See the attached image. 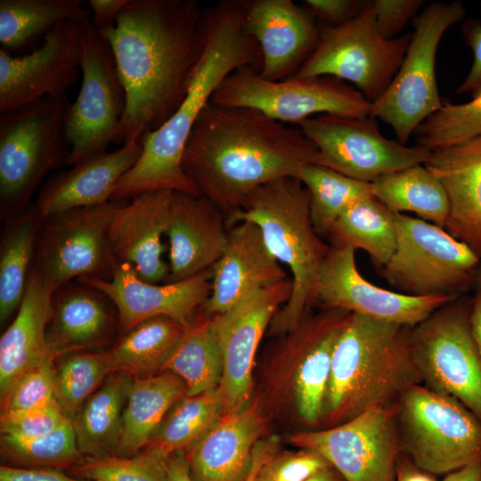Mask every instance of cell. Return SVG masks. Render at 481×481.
Instances as JSON below:
<instances>
[{
  "label": "cell",
  "instance_id": "1",
  "mask_svg": "<svg viewBox=\"0 0 481 481\" xmlns=\"http://www.w3.org/2000/svg\"><path fill=\"white\" fill-rule=\"evenodd\" d=\"M108 41L126 110L117 133L124 143L159 128L186 96L205 45V9L196 0H129Z\"/></svg>",
  "mask_w": 481,
  "mask_h": 481
},
{
  "label": "cell",
  "instance_id": "2",
  "mask_svg": "<svg viewBox=\"0 0 481 481\" xmlns=\"http://www.w3.org/2000/svg\"><path fill=\"white\" fill-rule=\"evenodd\" d=\"M181 164L201 195L227 217L257 188L296 177L306 164L322 166V157L299 128L255 109L210 101L192 126Z\"/></svg>",
  "mask_w": 481,
  "mask_h": 481
},
{
  "label": "cell",
  "instance_id": "3",
  "mask_svg": "<svg viewBox=\"0 0 481 481\" xmlns=\"http://www.w3.org/2000/svg\"><path fill=\"white\" fill-rule=\"evenodd\" d=\"M242 66H253L260 70L259 46L245 32L241 0L220 1L205 9L204 49L186 96L167 122L142 138L141 156L118 182L111 201L128 200L159 190L202 196L182 168L184 145L218 86Z\"/></svg>",
  "mask_w": 481,
  "mask_h": 481
},
{
  "label": "cell",
  "instance_id": "4",
  "mask_svg": "<svg viewBox=\"0 0 481 481\" xmlns=\"http://www.w3.org/2000/svg\"><path fill=\"white\" fill-rule=\"evenodd\" d=\"M412 327L350 314L334 345L323 417L345 422L387 406L421 382L411 349Z\"/></svg>",
  "mask_w": 481,
  "mask_h": 481
},
{
  "label": "cell",
  "instance_id": "5",
  "mask_svg": "<svg viewBox=\"0 0 481 481\" xmlns=\"http://www.w3.org/2000/svg\"><path fill=\"white\" fill-rule=\"evenodd\" d=\"M226 219L229 225L256 224L272 254L290 270V296L269 325L273 335L289 332L315 304L319 272L330 249L314 228L307 189L296 177L273 180L254 191Z\"/></svg>",
  "mask_w": 481,
  "mask_h": 481
},
{
  "label": "cell",
  "instance_id": "6",
  "mask_svg": "<svg viewBox=\"0 0 481 481\" xmlns=\"http://www.w3.org/2000/svg\"><path fill=\"white\" fill-rule=\"evenodd\" d=\"M67 96L45 97L0 116V216L21 213L41 183L66 164Z\"/></svg>",
  "mask_w": 481,
  "mask_h": 481
},
{
  "label": "cell",
  "instance_id": "7",
  "mask_svg": "<svg viewBox=\"0 0 481 481\" xmlns=\"http://www.w3.org/2000/svg\"><path fill=\"white\" fill-rule=\"evenodd\" d=\"M396 245L380 267L395 291L414 296L466 295L474 288L481 258L444 228L395 212Z\"/></svg>",
  "mask_w": 481,
  "mask_h": 481
},
{
  "label": "cell",
  "instance_id": "8",
  "mask_svg": "<svg viewBox=\"0 0 481 481\" xmlns=\"http://www.w3.org/2000/svg\"><path fill=\"white\" fill-rule=\"evenodd\" d=\"M395 413L400 446L418 469L450 474L481 461V420L456 399L419 384Z\"/></svg>",
  "mask_w": 481,
  "mask_h": 481
},
{
  "label": "cell",
  "instance_id": "9",
  "mask_svg": "<svg viewBox=\"0 0 481 481\" xmlns=\"http://www.w3.org/2000/svg\"><path fill=\"white\" fill-rule=\"evenodd\" d=\"M464 15V6L459 1L433 2L416 15L397 73L384 94L371 103L370 116L390 126L403 144L442 107L436 78V51L446 29Z\"/></svg>",
  "mask_w": 481,
  "mask_h": 481
},
{
  "label": "cell",
  "instance_id": "10",
  "mask_svg": "<svg viewBox=\"0 0 481 481\" xmlns=\"http://www.w3.org/2000/svg\"><path fill=\"white\" fill-rule=\"evenodd\" d=\"M316 46L295 78L330 76L355 87L371 103L387 90L404 58L411 36L383 37L375 25L372 1L350 21L318 24Z\"/></svg>",
  "mask_w": 481,
  "mask_h": 481
},
{
  "label": "cell",
  "instance_id": "11",
  "mask_svg": "<svg viewBox=\"0 0 481 481\" xmlns=\"http://www.w3.org/2000/svg\"><path fill=\"white\" fill-rule=\"evenodd\" d=\"M472 298L459 297L412 329V355L426 387L452 397L481 420V358L469 314Z\"/></svg>",
  "mask_w": 481,
  "mask_h": 481
},
{
  "label": "cell",
  "instance_id": "12",
  "mask_svg": "<svg viewBox=\"0 0 481 481\" xmlns=\"http://www.w3.org/2000/svg\"><path fill=\"white\" fill-rule=\"evenodd\" d=\"M211 102L224 107L255 109L279 122L298 126L321 114L365 118L371 111V102L352 85L337 77L271 81L262 77L253 66H242L230 73Z\"/></svg>",
  "mask_w": 481,
  "mask_h": 481
},
{
  "label": "cell",
  "instance_id": "13",
  "mask_svg": "<svg viewBox=\"0 0 481 481\" xmlns=\"http://www.w3.org/2000/svg\"><path fill=\"white\" fill-rule=\"evenodd\" d=\"M125 200L65 210L47 216L37 234L32 270L54 293L71 280H110L116 259L109 229Z\"/></svg>",
  "mask_w": 481,
  "mask_h": 481
},
{
  "label": "cell",
  "instance_id": "14",
  "mask_svg": "<svg viewBox=\"0 0 481 481\" xmlns=\"http://www.w3.org/2000/svg\"><path fill=\"white\" fill-rule=\"evenodd\" d=\"M80 69L81 86L67 118L69 166L106 151L117 141L126 104L111 48L91 21L83 36Z\"/></svg>",
  "mask_w": 481,
  "mask_h": 481
},
{
  "label": "cell",
  "instance_id": "15",
  "mask_svg": "<svg viewBox=\"0 0 481 481\" xmlns=\"http://www.w3.org/2000/svg\"><path fill=\"white\" fill-rule=\"evenodd\" d=\"M298 128L319 150L322 166L365 183L425 164L432 152L419 144L406 146L385 137L371 116L321 114L304 120Z\"/></svg>",
  "mask_w": 481,
  "mask_h": 481
},
{
  "label": "cell",
  "instance_id": "16",
  "mask_svg": "<svg viewBox=\"0 0 481 481\" xmlns=\"http://www.w3.org/2000/svg\"><path fill=\"white\" fill-rule=\"evenodd\" d=\"M289 441L323 458L345 481H396L401 446L395 406L372 407L338 426L295 433Z\"/></svg>",
  "mask_w": 481,
  "mask_h": 481
},
{
  "label": "cell",
  "instance_id": "17",
  "mask_svg": "<svg viewBox=\"0 0 481 481\" xmlns=\"http://www.w3.org/2000/svg\"><path fill=\"white\" fill-rule=\"evenodd\" d=\"M91 20L58 23L29 54L12 55L0 48V113L4 114L45 97L66 96L77 80L85 29Z\"/></svg>",
  "mask_w": 481,
  "mask_h": 481
},
{
  "label": "cell",
  "instance_id": "18",
  "mask_svg": "<svg viewBox=\"0 0 481 481\" xmlns=\"http://www.w3.org/2000/svg\"><path fill=\"white\" fill-rule=\"evenodd\" d=\"M453 299L414 297L376 286L359 273L355 250L350 248L330 247L315 290V304L323 309H339L412 328Z\"/></svg>",
  "mask_w": 481,
  "mask_h": 481
},
{
  "label": "cell",
  "instance_id": "19",
  "mask_svg": "<svg viewBox=\"0 0 481 481\" xmlns=\"http://www.w3.org/2000/svg\"><path fill=\"white\" fill-rule=\"evenodd\" d=\"M291 293V279L256 291L226 312L213 316L223 360L219 386L225 412L250 403L252 371L259 342L274 314Z\"/></svg>",
  "mask_w": 481,
  "mask_h": 481
},
{
  "label": "cell",
  "instance_id": "20",
  "mask_svg": "<svg viewBox=\"0 0 481 481\" xmlns=\"http://www.w3.org/2000/svg\"><path fill=\"white\" fill-rule=\"evenodd\" d=\"M212 275L210 268L179 281L151 283L140 279L129 264L116 262L110 280L85 276L77 281L101 291L112 302L118 326L126 333L158 316L188 324L210 295Z\"/></svg>",
  "mask_w": 481,
  "mask_h": 481
},
{
  "label": "cell",
  "instance_id": "21",
  "mask_svg": "<svg viewBox=\"0 0 481 481\" xmlns=\"http://www.w3.org/2000/svg\"><path fill=\"white\" fill-rule=\"evenodd\" d=\"M241 2L245 32L260 49L261 77L271 81L293 77L316 46L315 17L292 0Z\"/></svg>",
  "mask_w": 481,
  "mask_h": 481
},
{
  "label": "cell",
  "instance_id": "22",
  "mask_svg": "<svg viewBox=\"0 0 481 481\" xmlns=\"http://www.w3.org/2000/svg\"><path fill=\"white\" fill-rule=\"evenodd\" d=\"M212 273L211 292L201 306L208 315L223 314L250 294L288 278L259 227L249 221L228 230L227 244Z\"/></svg>",
  "mask_w": 481,
  "mask_h": 481
},
{
  "label": "cell",
  "instance_id": "23",
  "mask_svg": "<svg viewBox=\"0 0 481 481\" xmlns=\"http://www.w3.org/2000/svg\"><path fill=\"white\" fill-rule=\"evenodd\" d=\"M173 192H148L123 201L110 224V245L116 261L129 264L147 282H166L169 275L162 237L167 228Z\"/></svg>",
  "mask_w": 481,
  "mask_h": 481
},
{
  "label": "cell",
  "instance_id": "24",
  "mask_svg": "<svg viewBox=\"0 0 481 481\" xmlns=\"http://www.w3.org/2000/svg\"><path fill=\"white\" fill-rule=\"evenodd\" d=\"M226 224L224 214L204 196L174 191L166 232L169 242L166 282L212 268L227 244Z\"/></svg>",
  "mask_w": 481,
  "mask_h": 481
},
{
  "label": "cell",
  "instance_id": "25",
  "mask_svg": "<svg viewBox=\"0 0 481 481\" xmlns=\"http://www.w3.org/2000/svg\"><path fill=\"white\" fill-rule=\"evenodd\" d=\"M265 431V420L257 403L225 412L192 446L184 452L193 481H244L254 448Z\"/></svg>",
  "mask_w": 481,
  "mask_h": 481
},
{
  "label": "cell",
  "instance_id": "26",
  "mask_svg": "<svg viewBox=\"0 0 481 481\" xmlns=\"http://www.w3.org/2000/svg\"><path fill=\"white\" fill-rule=\"evenodd\" d=\"M142 141H130L122 147L89 156L72 168L50 176L34 202L45 219L69 209L92 207L111 201L120 178L139 159Z\"/></svg>",
  "mask_w": 481,
  "mask_h": 481
},
{
  "label": "cell",
  "instance_id": "27",
  "mask_svg": "<svg viewBox=\"0 0 481 481\" xmlns=\"http://www.w3.org/2000/svg\"><path fill=\"white\" fill-rule=\"evenodd\" d=\"M424 165L448 197L444 229L481 258V135L433 150Z\"/></svg>",
  "mask_w": 481,
  "mask_h": 481
},
{
  "label": "cell",
  "instance_id": "28",
  "mask_svg": "<svg viewBox=\"0 0 481 481\" xmlns=\"http://www.w3.org/2000/svg\"><path fill=\"white\" fill-rule=\"evenodd\" d=\"M350 314L324 309L318 315L305 316L288 332L298 363L294 381L296 405L307 423H316L323 417L334 345Z\"/></svg>",
  "mask_w": 481,
  "mask_h": 481
},
{
  "label": "cell",
  "instance_id": "29",
  "mask_svg": "<svg viewBox=\"0 0 481 481\" xmlns=\"http://www.w3.org/2000/svg\"><path fill=\"white\" fill-rule=\"evenodd\" d=\"M53 294L31 269L21 304L0 338L1 400L28 370L56 360L46 339Z\"/></svg>",
  "mask_w": 481,
  "mask_h": 481
},
{
  "label": "cell",
  "instance_id": "30",
  "mask_svg": "<svg viewBox=\"0 0 481 481\" xmlns=\"http://www.w3.org/2000/svg\"><path fill=\"white\" fill-rule=\"evenodd\" d=\"M110 301L101 291L79 282L58 289L52 299L46 330L51 354L58 358L110 342L115 321Z\"/></svg>",
  "mask_w": 481,
  "mask_h": 481
},
{
  "label": "cell",
  "instance_id": "31",
  "mask_svg": "<svg viewBox=\"0 0 481 481\" xmlns=\"http://www.w3.org/2000/svg\"><path fill=\"white\" fill-rule=\"evenodd\" d=\"M185 395L184 382L171 371L129 378L115 453L129 456L146 446L170 409Z\"/></svg>",
  "mask_w": 481,
  "mask_h": 481
},
{
  "label": "cell",
  "instance_id": "32",
  "mask_svg": "<svg viewBox=\"0 0 481 481\" xmlns=\"http://www.w3.org/2000/svg\"><path fill=\"white\" fill-rule=\"evenodd\" d=\"M327 239L330 247L364 250L379 269L395 249V212L372 194L363 196L342 212Z\"/></svg>",
  "mask_w": 481,
  "mask_h": 481
},
{
  "label": "cell",
  "instance_id": "33",
  "mask_svg": "<svg viewBox=\"0 0 481 481\" xmlns=\"http://www.w3.org/2000/svg\"><path fill=\"white\" fill-rule=\"evenodd\" d=\"M45 217L34 203L4 223L0 243V322L18 311L32 269L35 245Z\"/></svg>",
  "mask_w": 481,
  "mask_h": 481
},
{
  "label": "cell",
  "instance_id": "34",
  "mask_svg": "<svg viewBox=\"0 0 481 481\" xmlns=\"http://www.w3.org/2000/svg\"><path fill=\"white\" fill-rule=\"evenodd\" d=\"M177 375L186 386V395L217 388L223 377V360L212 315L195 317L168 356L162 371Z\"/></svg>",
  "mask_w": 481,
  "mask_h": 481
},
{
  "label": "cell",
  "instance_id": "35",
  "mask_svg": "<svg viewBox=\"0 0 481 481\" xmlns=\"http://www.w3.org/2000/svg\"><path fill=\"white\" fill-rule=\"evenodd\" d=\"M372 195L390 210L412 212L419 218L445 228L450 207L445 190L424 165H414L376 178Z\"/></svg>",
  "mask_w": 481,
  "mask_h": 481
},
{
  "label": "cell",
  "instance_id": "36",
  "mask_svg": "<svg viewBox=\"0 0 481 481\" xmlns=\"http://www.w3.org/2000/svg\"><path fill=\"white\" fill-rule=\"evenodd\" d=\"M186 325L167 316L137 324L107 351L114 373L134 379L162 371Z\"/></svg>",
  "mask_w": 481,
  "mask_h": 481
},
{
  "label": "cell",
  "instance_id": "37",
  "mask_svg": "<svg viewBox=\"0 0 481 481\" xmlns=\"http://www.w3.org/2000/svg\"><path fill=\"white\" fill-rule=\"evenodd\" d=\"M129 378L110 374L71 420L81 452L91 457L116 452Z\"/></svg>",
  "mask_w": 481,
  "mask_h": 481
},
{
  "label": "cell",
  "instance_id": "38",
  "mask_svg": "<svg viewBox=\"0 0 481 481\" xmlns=\"http://www.w3.org/2000/svg\"><path fill=\"white\" fill-rule=\"evenodd\" d=\"M225 413L220 387L184 395L167 412L146 445L164 458L187 451Z\"/></svg>",
  "mask_w": 481,
  "mask_h": 481
},
{
  "label": "cell",
  "instance_id": "39",
  "mask_svg": "<svg viewBox=\"0 0 481 481\" xmlns=\"http://www.w3.org/2000/svg\"><path fill=\"white\" fill-rule=\"evenodd\" d=\"M84 4L82 0H1L2 48L20 49L64 20H91Z\"/></svg>",
  "mask_w": 481,
  "mask_h": 481
},
{
  "label": "cell",
  "instance_id": "40",
  "mask_svg": "<svg viewBox=\"0 0 481 481\" xmlns=\"http://www.w3.org/2000/svg\"><path fill=\"white\" fill-rule=\"evenodd\" d=\"M310 196V216L315 232L327 238L342 212L355 200L372 194L371 183L348 177L317 164L302 166L296 175Z\"/></svg>",
  "mask_w": 481,
  "mask_h": 481
},
{
  "label": "cell",
  "instance_id": "41",
  "mask_svg": "<svg viewBox=\"0 0 481 481\" xmlns=\"http://www.w3.org/2000/svg\"><path fill=\"white\" fill-rule=\"evenodd\" d=\"M114 373L105 352L68 354L56 366L55 397L69 420L86 399Z\"/></svg>",
  "mask_w": 481,
  "mask_h": 481
},
{
  "label": "cell",
  "instance_id": "42",
  "mask_svg": "<svg viewBox=\"0 0 481 481\" xmlns=\"http://www.w3.org/2000/svg\"><path fill=\"white\" fill-rule=\"evenodd\" d=\"M472 95L464 103L443 102L415 130L417 144L433 151L481 135V88Z\"/></svg>",
  "mask_w": 481,
  "mask_h": 481
},
{
  "label": "cell",
  "instance_id": "43",
  "mask_svg": "<svg viewBox=\"0 0 481 481\" xmlns=\"http://www.w3.org/2000/svg\"><path fill=\"white\" fill-rule=\"evenodd\" d=\"M1 444L9 455L33 463H69L78 460L81 453L70 420L37 437L17 438L1 435Z\"/></svg>",
  "mask_w": 481,
  "mask_h": 481
},
{
  "label": "cell",
  "instance_id": "44",
  "mask_svg": "<svg viewBox=\"0 0 481 481\" xmlns=\"http://www.w3.org/2000/svg\"><path fill=\"white\" fill-rule=\"evenodd\" d=\"M77 469L95 481H168L166 458L151 450L134 457H90Z\"/></svg>",
  "mask_w": 481,
  "mask_h": 481
},
{
  "label": "cell",
  "instance_id": "45",
  "mask_svg": "<svg viewBox=\"0 0 481 481\" xmlns=\"http://www.w3.org/2000/svg\"><path fill=\"white\" fill-rule=\"evenodd\" d=\"M55 359L28 370L1 400V412H14L58 404L55 397Z\"/></svg>",
  "mask_w": 481,
  "mask_h": 481
},
{
  "label": "cell",
  "instance_id": "46",
  "mask_svg": "<svg viewBox=\"0 0 481 481\" xmlns=\"http://www.w3.org/2000/svg\"><path fill=\"white\" fill-rule=\"evenodd\" d=\"M255 481H338L330 464L318 454L303 451L269 456L257 471Z\"/></svg>",
  "mask_w": 481,
  "mask_h": 481
},
{
  "label": "cell",
  "instance_id": "47",
  "mask_svg": "<svg viewBox=\"0 0 481 481\" xmlns=\"http://www.w3.org/2000/svg\"><path fill=\"white\" fill-rule=\"evenodd\" d=\"M69 419L58 404L14 412H1V435L33 438L46 435Z\"/></svg>",
  "mask_w": 481,
  "mask_h": 481
},
{
  "label": "cell",
  "instance_id": "48",
  "mask_svg": "<svg viewBox=\"0 0 481 481\" xmlns=\"http://www.w3.org/2000/svg\"><path fill=\"white\" fill-rule=\"evenodd\" d=\"M421 0H374L375 25L385 38H394L423 4Z\"/></svg>",
  "mask_w": 481,
  "mask_h": 481
},
{
  "label": "cell",
  "instance_id": "49",
  "mask_svg": "<svg viewBox=\"0 0 481 481\" xmlns=\"http://www.w3.org/2000/svg\"><path fill=\"white\" fill-rule=\"evenodd\" d=\"M364 0H306L305 6L322 23L341 26L356 17L365 6Z\"/></svg>",
  "mask_w": 481,
  "mask_h": 481
},
{
  "label": "cell",
  "instance_id": "50",
  "mask_svg": "<svg viewBox=\"0 0 481 481\" xmlns=\"http://www.w3.org/2000/svg\"><path fill=\"white\" fill-rule=\"evenodd\" d=\"M461 32L465 43L473 52L474 59L471 69L457 89L458 94H474L481 88V21L469 19L464 21Z\"/></svg>",
  "mask_w": 481,
  "mask_h": 481
},
{
  "label": "cell",
  "instance_id": "51",
  "mask_svg": "<svg viewBox=\"0 0 481 481\" xmlns=\"http://www.w3.org/2000/svg\"><path fill=\"white\" fill-rule=\"evenodd\" d=\"M128 2L129 0H89L92 25L97 29L113 25Z\"/></svg>",
  "mask_w": 481,
  "mask_h": 481
},
{
  "label": "cell",
  "instance_id": "52",
  "mask_svg": "<svg viewBox=\"0 0 481 481\" xmlns=\"http://www.w3.org/2000/svg\"><path fill=\"white\" fill-rule=\"evenodd\" d=\"M0 481H80L59 471L1 466Z\"/></svg>",
  "mask_w": 481,
  "mask_h": 481
},
{
  "label": "cell",
  "instance_id": "53",
  "mask_svg": "<svg viewBox=\"0 0 481 481\" xmlns=\"http://www.w3.org/2000/svg\"><path fill=\"white\" fill-rule=\"evenodd\" d=\"M278 440L275 436L263 437L254 448L253 460L249 474L244 481H255L258 469L264 461L275 452Z\"/></svg>",
  "mask_w": 481,
  "mask_h": 481
},
{
  "label": "cell",
  "instance_id": "54",
  "mask_svg": "<svg viewBox=\"0 0 481 481\" xmlns=\"http://www.w3.org/2000/svg\"><path fill=\"white\" fill-rule=\"evenodd\" d=\"M166 469L168 481H193L183 451L175 452L166 458Z\"/></svg>",
  "mask_w": 481,
  "mask_h": 481
},
{
  "label": "cell",
  "instance_id": "55",
  "mask_svg": "<svg viewBox=\"0 0 481 481\" xmlns=\"http://www.w3.org/2000/svg\"><path fill=\"white\" fill-rule=\"evenodd\" d=\"M474 289L469 323L473 338L477 346H481V287H475Z\"/></svg>",
  "mask_w": 481,
  "mask_h": 481
},
{
  "label": "cell",
  "instance_id": "56",
  "mask_svg": "<svg viewBox=\"0 0 481 481\" xmlns=\"http://www.w3.org/2000/svg\"><path fill=\"white\" fill-rule=\"evenodd\" d=\"M444 481H481V461L447 474Z\"/></svg>",
  "mask_w": 481,
  "mask_h": 481
},
{
  "label": "cell",
  "instance_id": "57",
  "mask_svg": "<svg viewBox=\"0 0 481 481\" xmlns=\"http://www.w3.org/2000/svg\"><path fill=\"white\" fill-rule=\"evenodd\" d=\"M396 481H435L430 477L421 473L408 464H401L396 468Z\"/></svg>",
  "mask_w": 481,
  "mask_h": 481
},
{
  "label": "cell",
  "instance_id": "58",
  "mask_svg": "<svg viewBox=\"0 0 481 481\" xmlns=\"http://www.w3.org/2000/svg\"><path fill=\"white\" fill-rule=\"evenodd\" d=\"M475 287H481V262L476 273L474 288Z\"/></svg>",
  "mask_w": 481,
  "mask_h": 481
},
{
  "label": "cell",
  "instance_id": "59",
  "mask_svg": "<svg viewBox=\"0 0 481 481\" xmlns=\"http://www.w3.org/2000/svg\"><path fill=\"white\" fill-rule=\"evenodd\" d=\"M478 349H479V354H480V358H481V346H478Z\"/></svg>",
  "mask_w": 481,
  "mask_h": 481
}]
</instances>
